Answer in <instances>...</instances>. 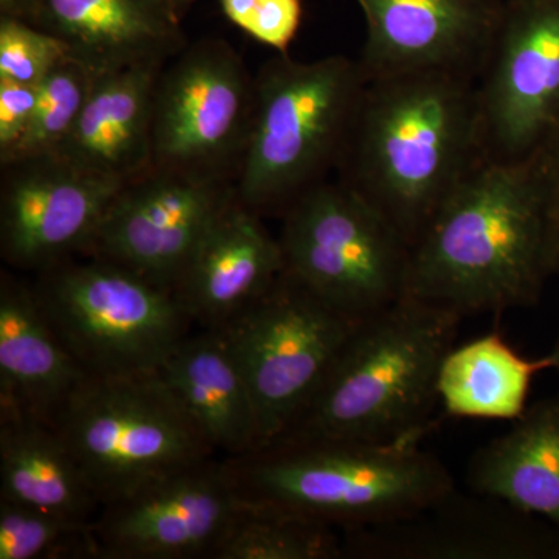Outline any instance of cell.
Returning a JSON list of instances; mask_svg holds the SVG:
<instances>
[{
    "label": "cell",
    "instance_id": "23",
    "mask_svg": "<svg viewBox=\"0 0 559 559\" xmlns=\"http://www.w3.org/2000/svg\"><path fill=\"white\" fill-rule=\"evenodd\" d=\"M466 487L559 528V393L528 406L506 433L474 452Z\"/></svg>",
    "mask_w": 559,
    "mask_h": 559
},
{
    "label": "cell",
    "instance_id": "16",
    "mask_svg": "<svg viewBox=\"0 0 559 559\" xmlns=\"http://www.w3.org/2000/svg\"><path fill=\"white\" fill-rule=\"evenodd\" d=\"M367 22V79L404 72L479 79L503 9L496 0H356Z\"/></svg>",
    "mask_w": 559,
    "mask_h": 559
},
{
    "label": "cell",
    "instance_id": "34",
    "mask_svg": "<svg viewBox=\"0 0 559 559\" xmlns=\"http://www.w3.org/2000/svg\"><path fill=\"white\" fill-rule=\"evenodd\" d=\"M167 2H170L171 5L179 11L180 7L190 5V3H193L194 0H167Z\"/></svg>",
    "mask_w": 559,
    "mask_h": 559
},
{
    "label": "cell",
    "instance_id": "26",
    "mask_svg": "<svg viewBox=\"0 0 559 559\" xmlns=\"http://www.w3.org/2000/svg\"><path fill=\"white\" fill-rule=\"evenodd\" d=\"M100 558L94 521L0 499V559Z\"/></svg>",
    "mask_w": 559,
    "mask_h": 559
},
{
    "label": "cell",
    "instance_id": "9",
    "mask_svg": "<svg viewBox=\"0 0 559 559\" xmlns=\"http://www.w3.org/2000/svg\"><path fill=\"white\" fill-rule=\"evenodd\" d=\"M360 320L285 271L219 329L255 401L261 447L282 437L307 409Z\"/></svg>",
    "mask_w": 559,
    "mask_h": 559
},
{
    "label": "cell",
    "instance_id": "30",
    "mask_svg": "<svg viewBox=\"0 0 559 559\" xmlns=\"http://www.w3.org/2000/svg\"><path fill=\"white\" fill-rule=\"evenodd\" d=\"M38 103V84L0 80V157L2 162L20 145L31 127Z\"/></svg>",
    "mask_w": 559,
    "mask_h": 559
},
{
    "label": "cell",
    "instance_id": "5",
    "mask_svg": "<svg viewBox=\"0 0 559 559\" xmlns=\"http://www.w3.org/2000/svg\"><path fill=\"white\" fill-rule=\"evenodd\" d=\"M366 72L347 57L310 62L280 53L253 81L248 143L235 198L259 213H278L340 165L358 112Z\"/></svg>",
    "mask_w": 559,
    "mask_h": 559
},
{
    "label": "cell",
    "instance_id": "11",
    "mask_svg": "<svg viewBox=\"0 0 559 559\" xmlns=\"http://www.w3.org/2000/svg\"><path fill=\"white\" fill-rule=\"evenodd\" d=\"M484 159H530L559 120V0L503 9L477 79Z\"/></svg>",
    "mask_w": 559,
    "mask_h": 559
},
{
    "label": "cell",
    "instance_id": "33",
    "mask_svg": "<svg viewBox=\"0 0 559 559\" xmlns=\"http://www.w3.org/2000/svg\"><path fill=\"white\" fill-rule=\"evenodd\" d=\"M550 355L554 356V359H555V369L554 370H557L559 373V336L557 340V344H555L554 349H551Z\"/></svg>",
    "mask_w": 559,
    "mask_h": 559
},
{
    "label": "cell",
    "instance_id": "24",
    "mask_svg": "<svg viewBox=\"0 0 559 559\" xmlns=\"http://www.w3.org/2000/svg\"><path fill=\"white\" fill-rule=\"evenodd\" d=\"M555 369L554 356L528 359L491 331L452 347L439 374V399L457 418L516 419L527 409L533 378Z\"/></svg>",
    "mask_w": 559,
    "mask_h": 559
},
{
    "label": "cell",
    "instance_id": "4",
    "mask_svg": "<svg viewBox=\"0 0 559 559\" xmlns=\"http://www.w3.org/2000/svg\"><path fill=\"white\" fill-rule=\"evenodd\" d=\"M224 465L242 502L340 532L404 520L457 488L447 465L419 441L280 439Z\"/></svg>",
    "mask_w": 559,
    "mask_h": 559
},
{
    "label": "cell",
    "instance_id": "18",
    "mask_svg": "<svg viewBox=\"0 0 559 559\" xmlns=\"http://www.w3.org/2000/svg\"><path fill=\"white\" fill-rule=\"evenodd\" d=\"M178 13L167 0H38L32 21L100 75L167 64L183 49Z\"/></svg>",
    "mask_w": 559,
    "mask_h": 559
},
{
    "label": "cell",
    "instance_id": "19",
    "mask_svg": "<svg viewBox=\"0 0 559 559\" xmlns=\"http://www.w3.org/2000/svg\"><path fill=\"white\" fill-rule=\"evenodd\" d=\"M164 66L94 75L75 127L51 156L87 175L123 183L153 170L154 91Z\"/></svg>",
    "mask_w": 559,
    "mask_h": 559
},
{
    "label": "cell",
    "instance_id": "29",
    "mask_svg": "<svg viewBox=\"0 0 559 559\" xmlns=\"http://www.w3.org/2000/svg\"><path fill=\"white\" fill-rule=\"evenodd\" d=\"M224 13L253 39L282 55L299 31L300 0H221Z\"/></svg>",
    "mask_w": 559,
    "mask_h": 559
},
{
    "label": "cell",
    "instance_id": "12",
    "mask_svg": "<svg viewBox=\"0 0 559 559\" xmlns=\"http://www.w3.org/2000/svg\"><path fill=\"white\" fill-rule=\"evenodd\" d=\"M234 200L226 180L153 168L120 190L83 255L175 294L205 231Z\"/></svg>",
    "mask_w": 559,
    "mask_h": 559
},
{
    "label": "cell",
    "instance_id": "20",
    "mask_svg": "<svg viewBox=\"0 0 559 559\" xmlns=\"http://www.w3.org/2000/svg\"><path fill=\"white\" fill-rule=\"evenodd\" d=\"M90 373L66 347L33 286L0 282V403L53 421Z\"/></svg>",
    "mask_w": 559,
    "mask_h": 559
},
{
    "label": "cell",
    "instance_id": "28",
    "mask_svg": "<svg viewBox=\"0 0 559 559\" xmlns=\"http://www.w3.org/2000/svg\"><path fill=\"white\" fill-rule=\"evenodd\" d=\"M68 57L64 46L31 22L2 16L0 80L39 84Z\"/></svg>",
    "mask_w": 559,
    "mask_h": 559
},
{
    "label": "cell",
    "instance_id": "1",
    "mask_svg": "<svg viewBox=\"0 0 559 559\" xmlns=\"http://www.w3.org/2000/svg\"><path fill=\"white\" fill-rule=\"evenodd\" d=\"M549 197L535 159L481 160L411 248L407 296L455 312L535 307L554 277Z\"/></svg>",
    "mask_w": 559,
    "mask_h": 559
},
{
    "label": "cell",
    "instance_id": "10",
    "mask_svg": "<svg viewBox=\"0 0 559 559\" xmlns=\"http://www.w3.org/2000/svg\"><path fill=\"white\" fill-rule=\"evenodd\" d=\"M253 81L223 40H204L173 57L154 91L153 168L235 179L249 138Z\"/></svg>",
    "mask_w": 559,
    "mask_h": 559
},
{
    "label": "cell",
    "instance_id": "13",
    "mask_svg": "<svg viewBox=\"0 0 559 559\" xmlns=\"http://www.w3.org/2000/svg\"><path fill=\"white\" fill-rule=\"evenodd\" d=\"M240 503L223 457L176 471L103 507L100 558L210 559Z\"/></svg>",
    "mask_w": 559,
    "mask_h": 559
},
{
    "label": "cell",
    "instance_id": "3",
    "mask_svg": "<svg viewBox=\"0 0 559 559\" xmlns=\"http://www.w3.org/2000/svg\"><path fill=\"white\" fill-rule=\"evenodd\" d=\"M460 322L455 312L411 296L360 320L314 399L277 440H421L432 428L441 364Z\"/></svg>",
    "mask_w": 559,
    "mask_h": 559
},
{
    "label": "cell",
    "instance_id": "31",
    "mask_svg": "<svg viewBox=\"0 0 559 559\" xmlns=\"http://www.w3.org/2000/svg\"><path fill=\"white\" fill-rule=\"evenodd\" d=\"M532 157L538 165L540 178L549 197L554 226V267L555 275H559V120Z\"/></svg>",
    "mask_w": 559,
    "mask_h": 559
},
{
    "label": "cell",
    "instance_id": "14",
    "mask_svg": "<svg viewBox=\"0 0 559 559\" xmlns=\"http://www.w3.org/2000/svg\"><path fill=\"white\" fill-rule=\"evenodd\" d=\"M345 559H559V528L457 488L404 520L348 530Z\"/></svg>",
    "mask_w": 559,
    "mask_h": 559
},
{
    "label": "cell",
    "instance_id": "17",
    "mask_svg": "<svg viewBox=\"0 0 559 559\" xmlns=\"http://www.w3.org/2000/svg\"><path fill=\"white\" fill-rule=\"evenodd\" d=\"M285 270L278 238L259 213L235 198L205 231L175 296L194 325L219 330L267 293Z\"/></svg>",
    "mask_w": 559,
    "mask_h": 559
},
{
    "label": "cell",
    "instance_id": "6",
    "mask_svg": "<svg viewBox=\"0 0 559 559\" xmlns=\"http://www.w3.org/2000/svg\"><path fill=\"white\" fill-rule=\"evenodd\" d=\"M51 423L103 507L219 457L157 371L90 374Z\"/></svg>",
    "mask_w": 559,
    "mask_h": 559
},
{
    "label": "cell",
    "instance_id": "15",
    "mask_svg": "<svg viewBox=\"0 0 559 559\" xmlns=\"http://www.w3.org/2000/svg\"><path fill=\"white\" fill-rule=\"evenodd\" d=\"M2 257L17 270L46 271L86 252L127 183L87 175L55 156L3 165Z\"/></svg>",
    "mask_w": 559,
    "mask_h": 559
},
{
    "label": "cell",
    "instance_id": "21",
    "mask_svg": "<svg viewBox=\"0 0 559 559\" xmlns=\"http://www.w3.org/2000/svg\"><path fill=\"white\" fill-rule=\"evenodd\" d=\"M200 330L173 349L157 373L219 457L259 450V412L240 364L219 330Z\"/></svg>",
    "mask_w": 559,
    "mask_h": 559
},
{
    "label": "cell",
    "instance_id": "25",
    "mask_svg": "<svg viewBox=\"0 0 559 559\" xmlns=\"http://www.w3.org/2000/svg\"><path fill=\"white\" fill-rule=\"evenodd\" d=\"M210 559H345L344 536L322 522L241 500Z\"/></svg>",
    "mask_w": 559,
    "mask_h": 559
},
{
    "label": "cell",
    "instance_id": "32",
    "mask_svg": "<svg viewBox=\"0 0 559 559\" xmlns=\"http://www.w3.org/2000/svg\"><path fill=\"white\" fill-rule=\"evenodd\" d=\"M36 5H38V0H0L2 16L17 17L22 21H32Z\"/></svg>",
    "mask_w": 559,
    "mask_h": 559
},
{
    "label": "cell",
    "instance_id": "27",
    "mask_svg": "<svg viewBox=\"0 0 559 559\" xmlns=\"http://www.w3.org/2000/svg\"><path fill=\"white\" fill-rule=\"evenodd\" d=\"M94 73L66 58L38 84V103L20 145L2 162L51 156L75 127L90 95Z\"/></svg>",
    "mask_w": 559,
    "mask_h": 559
},
{
    "label": "cell",
    "instance_id": "8",
    "mask_svg": "<svg viewBox=\"0 0 559 559\" xmlns=\"http://www.w3.org/2000/svg\"><path fill=\"white\" fill-rule=\"evenodd\" d=\"M282 218L285 271L337 310L366 319L407 296L411 246L341 180L311 187Z\"/></svg>",
    "mask_w": 559,
    "mask_h": 559
},
{
    "label": "cell",
    "instance_id": "2",
    "mask_svg": "<svg viewBox=\"0 0 559 559\" xmlns=\"http://www.w3.org/2000/svg\"><path fill=\"white\" fill-rule=\"evenodd\" d=\"M481 160L477 80L428 70L367 79L337 168L412 248Z\"/></svg>",
    "mask_w": 559,
    "mask_h": 559
},
{
    "label": "cell",
    "instance_id": "7",
    "mask_svg": "<svg viewBox=\"0 0 559 559\" xmlns=\"http://www.w3.org/2000/svg\"><path fill=\"white\" fill-rule=\"evenodd\" d=\"M60 261L33 286L66 347L94 377L156 373L193 320L171 290L119 264Z\"/></svg>",
    "mask_w": 559,
    "mask_h": 559
},
{
    "label": "cell",
    "instance_id": "22",
    "mask_svg": "<svg viewBox=\"0 0 559 559\" xmlns=\"http://www.w3.org/2000/svg\"><path fill=\"white\" fill-rule=\"evenodd\" d=\"M0 499L83 521L103 507L53 423L3 403Z\"/></svg>",
    "mask_w": 559,
    "mask_h": 559
}]
</instances>
